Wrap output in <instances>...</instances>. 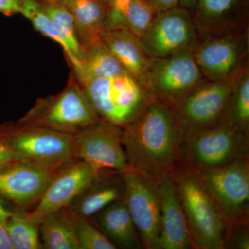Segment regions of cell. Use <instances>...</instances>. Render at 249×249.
Returning <instances> with one entry per match:
<instances>
[{"mask_svg": "<svg viewBox=\"0 0 249 249\" xmlns=\"http://www.w3.org/2000/svg\"><path fill=\"white\" fill-rule=\"evenodd\" d=\"M127 73L119 60L101 41L86 49L81 85L93 79L111 78Z\"/></svg>", "mask_w": 249, "mask_h": 249, "instance_id": "24", "label": "cell"}, {"mask_svg": "<svg viewBox=\"0 0 249 249\" xmlns=\"http://www.w3.org/2000/svg\"><path fill=\"white\" fill-rule=\"evenodd\" d=\"M247 224H232L228 227L226 248L229 242L234 248L249 249V239Z\"/></svg>", "mask_w": 249, "mask_h": 249, "instance_id": "29", "label": "cell"}, {"mask_svg": "<svg viewBox=\"0 0 249 249\" xmlns=\"http://www.w3.org/2000/svg\"><path fill=\"white\" fill-rule=\"evenodd\" d=\"M196 25L191 11L177 7L157 13L146 32L139 38L151 58H167L195 50Z\"/></svg>", "mask_w": 249, "mask_h": 249, "instance_id": "11", "label": "cell"}, {"mask_svg": "<svg viewBox=\"0 0 249 249\" xmlns=\"http://www.w3.org/2000/svg\"><path fill=\"white\" fill-rule=\"evenodd\" d=\"M58 0H43L44 2L47 3H53V2H57Z\"/></svg>", "mask_w": 249, "mask_h": 249, "instance_id": "36", "label": "cell"}, {"mask_svg": "<svg viewBox=\"0 0 249 249\" xmlns=\"http://www.w3.org/2000/svg\"><path fill=\"white\" fill-rule=\"evenodd\" d=\"M248 134L226 124L185 135L179 161L194 170L213 169L248 156Z\"/></svg>", "mask_w": 249, "mask_h": 249, "instance_id": "6", "label": "cell"}, {"mask_svg": "<svg viewBox=\"0 0 249 249\" xmlns=\"http://www.w3.org/2000/svg\"><path fill=\"white\" fill-rule=\"evenodd\" d=\"M171 174L181 196L193 248L226 249L229 226L197 174L180 162Z\"/></svg>", "mask_w": 249, "mask_h": 249, "instance_id": "2", "label": "cell"}, {"mask_svg": "<svg viewBox=\"0 0 249 249\" xmlns=\"http://www.w3.org/2000/svg\"><path fill=\"white\" fill-rule=\"evenodd\" d=\"M196 0H179L180 6L189 10L191 12L196 11Z\"/></svg>", "mask_w": 249, "mask_h": 249, "instance_id": "34", "label": "cell"}, {"mask_svg": "<svg viewBox=\"0 0 249 249\" xmlns=\"http://www.w3.org/2000/svg\"><path fill=\"white\" fill-rule=\"evenodd\" d=\"M76 214V213H75ZM76 232L79 249H116L117 247L88 218L76 214Z\"/></svg>", "mask_w": 249, "mask_h": 249, "instance_id": "28", "label": "cell"}, {"mask_svg": "<svg viewBox=\"0 0 249 249\" xmlns=\"http://www.w3.org/2000/svg\"><path fill=\"white\" fill-rule=\"evenodd\" d=\"M247 36L221 34L196 44L193 54L203 76L209 81L228 79L241 69Z\"/></svg>", "mask_w": 249, "mask_h": 249, "instance_id": "14", "label": "cell"}, {"mask_svg": "<svg viewBox=\"0 0 249 249\" xmlns=\"http://www.w3.org/2000/svg\"><path fill=\"white\" fill-rule=\"evenodd\" d=\"M24 0H0V13L11 16L22 13Z\"/></svg>", "mask_w": 249, "mask_h": 249, "instance_id": "30", "label": "cell"}, {"mask_svg": "<svg viewBox=\"0 0 249 249\" xmlns=\"http://www.w3.org/2000/svg\"><path fill=\"white\" fill-rule=\"evenodd\" d=\"M241 70L228 79L203 82L172 107L186 134L222 124Z\"/></svg>", "mask_w": 249, "mask_h": 249, "instance_id": "9", "label": "cell"}, {"mask_svg": "<svg viewBox=\"0 0 249 249\" xmlns=\"http://www.w3.org/2000/svg\"><path fill=\"white\" fill-rule=\"evenodd\" d=\"M156 13L162 12L177 7L179 0H147Z\"/></svg>", "mask_w": 249, "mask_h": 249, "instance_id": "31", "label": "cell"}, {"mask_svg": "<svg viewBox=\"0 0 249 249\" xmlns=\"http://www.w3.org/2000/svg\"><path fill=\"white\" fill-rule=\"evenodd\" d=\"M193 52L186 51L167 58H152L144 83L152 96L173 107L205 81Z\"/></svg>", "mask_w": 249, "mask_h": 249, "instance_id": "10", "label": "cell"}, {"mask_svg": "<svg viewBox=\"0 0 249 249\" xmlns=\"http://www.w3.org/2000/svg\"><path fill=\"white\" fill-rule=\"evenodd\" d=\"M240 4V0H196V25L206 32L229 33L238 24L235 16Z\"/></svg>", "mask_w": 249, "mask_h": 249, "instance_id": "23", "label": "cell"}, {"mask_svg": "<svg viewBox=\"0 0 249 249\" xmlns=\"http://www.w3.org/2000/svg\"><path fill=\"white\" fill-rule=\"evenodd\" d=\"M4 225L14 249H43L40 224L31 221L27 214L10 213Z\"/></svg>", "mask_w": 249, "mask_h": 249, "instance_id": "26", "label": "cell"}, {"mask_svg": "<svg viewBox=\"0 0 249 249\" xmlns=\"http://www.w3.org/2000/svg\"><path fill=\"white\" fill-rule=\"evenodd\" d=\"M195 171L217 205L228 226L247 224L249 156L241 157L219 168Z\"/></svg>", "mask_w": 249, "mask_h": 249, "instance_id": "7", "label": "cell"}, {"mask_svg": "<svg viewBox=\"0 0 249 249\" xmlns=\"http://www.w3.org/2000/svg\"><path fill=\"white\" fill-rule=\"evenodd\" d=\"M123 127L101 121L72 135L76 160L86 162L99 176L130 169L122 142Z\"/></svg>", "mask_w": 249, "mask_h": 249, "instance_id": "8", "label": "cell"}, {"mask_svg": "<svg viewBox=\"0 0 249 249\" xmlns=\"http://www.w3.org/2000/svg\"><path fill=\"white\" fill-rule=\"evenodd\" d=\"M16 162L11 152L4 144L0 142V169Z\"/></svg>", "mask_w": 249, "mask_h": 249, "instance_id": "32", "label": "cell"}, {"mask_svg": "<svg viewBox=\"0 0 249 249\" xmlns=\"http://www.w3.org/2000/svg\"><path fill=\"white\" fill-rule=\"evenodd\" d=\"M57 2L71 14L85 50L101 41L109 9L107 5L100 0H58Z\"/></svg>", "mask_w": 249, "mask_h": 249, "instance_id": "20", "label": "cell"}, {"mask_svg": "<svg viewBox=\"0 0 249 249\" xmlns=\"http://www.w3.org/2000/svg\"><path fill=\"white\" fill-rule=\"evenodd\" d=\"M101 120L83 87L73 80L58 94L37 100L17 124L73 135Z\"/></svg>", "mask_w": 249, "mask_h": 249, "instance_id": "3", "label": "cell"}, {"mask_svg": "<svg viewBox=\"0 0 249 249\" xmlns=\"http://www.w3.org/2000/svg\"><path fill=\"white\" fill-rule=\"evenodd\" d=\"M156 14L147 0L131 1L122 14L123 27L140 38L150 27Z\"/></svg>", "mask_w": 249, "mask_h": 249, "instance_id": "27", "label": "cell"}, {"mask_svg": "<svg viewBox=\"0 0 249 249\" xmlns=\"http://www.w3.org/2000/svg\"><path fill=\"white\" fill-rule=\"evenodd\" d=\"M43 249H79L76 232V214L70 207L47 214L40 223Z\"/></svg>", "mask_w": 249, "mask_h": 249, "instance_id": "22", "label": "cell"}, {"mask_svg": "<svg viewBox=\"0 0 249 249\" xmlns=\"http://www.w3.org/2000/svg\"><path fill=\"white\" fill-rule=\"evenodd\" d=\"M248 134L249 125V73L241 70L236 79L229 106L222 122Z\"/></svg>", "mask_w": 249, "mask_h": 249, "instance_id": "25", "label": "cell"}, {"mask_svg": "<svg viewBox=\"0 0 249 249\" xmlns=\"http://www.w3.org/2000/svg\"><path fill=\"white\" fill-rule=\"evenodd\" d=\"M160 201V249L193 247L178 187L171 173L154 180Z\"/></svg>", "mask_w": 249, "mask_h": 249, "instance_id": "15", "label": "cell"}, {"mask_svg": "<svg viewBox=\"0 0 249 249\" xmlns=\"http://www.w3.org/2000/svg\"><path fill=\"white\" fill-rule=\"evenodd\" d=\"M121 175L124 185V200L142 247L160 249V207L155 181L132 169Z\"/></svg>", "mask_w": 249, "mask_h": 249, "instance_id": "12", "label": "cell"}, {"mask_svg": "<svg viewBox=\"0 0 249 249\" xmlns=\"http://www.w3.org/2000/svg\"><path fill=\"white\" fill-rule=\"evenodd\" d=\"M121 173H110L96 178L76 196L69 207L77 215L92 217L114 201L124 199Z\"/></svg>", "mask_w": 249, "mask_h": 249, "instance_id": "18", "label": "cell"}, {"mask_svg": "<svg viewBox=\"0 0 249 249\" xmlns=\"http://www.w3.org/2000/svg\"><path fill=\"white\" fill-rule=\"evenodd\" d=\"M100 177L89 164L74 160L55 170L50 183L36 207L27 214L40 224L47 214L69 207L80 193Z\"/></svg>", "mask_w": 249, "mask_h": 249, "instance_id": "13", "label": "cell"}, {"mask_svg": "<svg viewBox=\"0 0 249 249\" xmlns=\"http://www.w3.org/2000/svg\"><path fill=\"white\" fill-rule=\"evenodd\" d=\"M98 229L116 247L142 248V242L124 199L109 205L92 216Z\"/></svg>", "mask_w": 249, "mask_h": 249, "instance_id": "19", "label": "cell"}, {"mask_svg": "<svg viewBox=\"0 0 249 249\" xmlns=\"http://www.w3.org/2000/svg\"><path fill=\"white\" fill-rule=\"evenodd\" d=\"M185 135L173 107L152 98L134 120L123 127L129 168L152 180L171 173L179 161Z\"/></svg>", "mask_w": 249, "mask_h": 249, "instance_id": "1", "label": "cell"}, {"mask_svg": "<svg viewBox=\"0 0 249 249\" xmlns=\"http://www.w3.org/2000/svg\"><path fill=\"white\" fill-rule=\"evenodd\" d=\"M100 40L126 71L144 86L152 58L142 47L139 37L127 29H114L103 31Z\"/></svg>", "mask_w": 249, "mask_h": 249, "instance_id": "17", "label": "cell"}, {"mask_svg": "<svg viewBox=\"0 0 249 249\" xmlns=\"http://www.w3.org/2000/svg\"><path fill=\"white\" fill-rule=\"evenodd\" d=\"M54 172L14 162L0 169V196L18 207L28 209L40 200Z\"/></svg>", "mask_w": 249, "mask_h": 249, "instance_id": "16", "label": "cell"}, {"mask_svg": "<svg viewBox=\"0 0 249 249\" xmlns=\"http://www.w3.org/2000/svg\"><path fill=\"white\" fill-rule=\"evenodd\" d=\"M10 213H11L8 212V211H6V209H5L2 204H1V201H0V218L2 219L5 222V220H6V218L9 215Z\"/></svg>", "mask_w": 249, "mask_h": 249, "instance_id": "35", "label": "cell"}, {"mask_svg": "<svg viewBox=\"0 0 249 249\" xmlns=\"http://www.w3.org/2000/svg\"><path fill=\"white\" fill-rule=\"evenodd\" d=\"M0 142L9 149L14 160L54 172L76 160L71 134L18 124L0 131Z\"/></svg>", "mask_w": 249, "mask_h": 249, "instance_id": "4", "label": "cell"}, {"mask_svg": "<svg viewBox=\"0 0 249 249\" xmlns=\"http://www.w3.org/2000/svg\"><path fill=\"white\" fill-rule=\"evenodd\" d=\"M41 7L53 23L65 45L67 58L81 83L84 73L85 50L81 41L74 19L70 11L58 2L40 3Z\"/></svg>", "mask_w": 249, "mask_h": 249, "instance_id": "21", "label": "cell"}, {"mask_svg": "<svg viewBox=\"0 0 249 249\" xmlns=\"http://www.w3.org/2000/svg\"><path fill=\"white\" fill-rule=\"evenodd\" d=\"M0 249H14L10 241L4 221L0 218Z\"/></svg>", "mask_w": 249, "mask_h": 249, "instance_id": "33", "label": "cell"}, {"mask_svg": "<svg viewBox=\"0 0 249 249\" xmlns=\"http://www.w3.org/2000/svg\"><path fill=\"white\" fill-rule=\"evenodd\" d=\"M82 86L101 119L121 127L134 120L154 98L128 73L91 80Z\"/></svg>", "mask_w": 249, "mask_h": 249, "instance_id": "5", "label": "cell"}]
</instances>
